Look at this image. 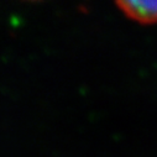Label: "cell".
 I'll use <instances>...</instances> for the list:
<instances>
[{
  "label": "cell",
  "instance_id": "1",
  "mask_svg": "<svg viewBox=\"0 0 157 157\" xmlns=\"http://www.w3.org/2000/svg\"><path fill=\"white\" fill-rule=\"evenodd\" d=\"M115 3L129 19L144 24L157 22V0H115Z\"/></svg>",
  "mask_w": 157,
  "mask_h": 157
}]
</instances>
